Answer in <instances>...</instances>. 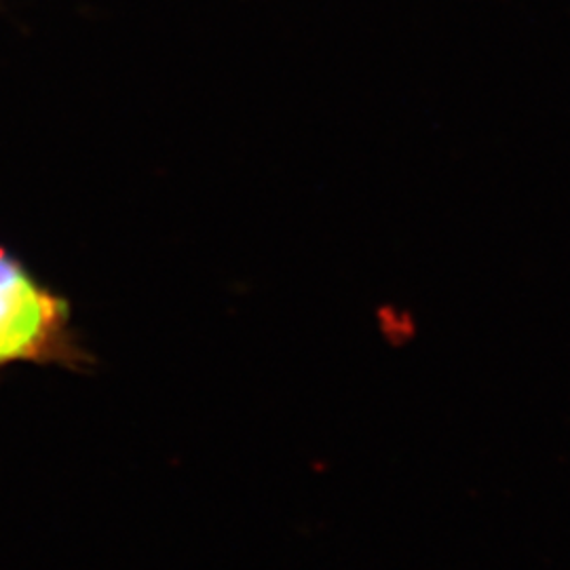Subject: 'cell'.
Wrapping results in <instances>:
<instances>
[{"instance_id": "cell-1", "label": "cell", "mask_w": 570, "mask_h": 570, "mask_svg": "<svg viewBox=\"0 0 570 570\" xmlns=\"http://www.w3.org/2000/svg\"><path fill=\"white\" fill-rule=\"evenodd\" d=\"M87 360L70 326L68 303L0 247V367H81Z\"/></svg>"}]
</instances>
